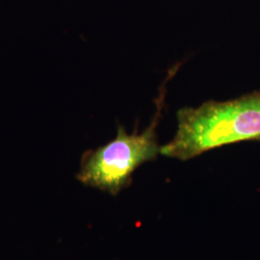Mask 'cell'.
Wrapping results in <instances>:
<instances>
[{
	"mask_svg": "<svg viewBox=\"0 0 260 260\" xmlns=\"http://www.w3.org/2000/svg\"><path fill=\"white\" fill-rule=\"evenodd\" d=\"M178 68L179 65L172 68L162 83L155 101L156 112L149 127L141 133H137L136 128L134 133L128 134L123 126L119 125L114 139L98 149L85 151L76 175L79 182L117 196L132 183V176L140 166L157 158L161 147L156 130L165 106L166 85Z\"/></svg>",
	"mask_w": 260,
	"mask_h": 260,
	"instance_id": "2",
	"label": "cell"
},
{
	"mask_svg": "<svg viewBox=\"0 0 260 260\" xmlns=\"http://www.w3.org/2000/svg\"><path fill=\"white\" fill-rule=\"evenodd\" d=\"M177 130L160 153L181 161L244 141L260 140V90L239 98L208 101L177 113Z\"/></svg>",
	"mask_w": 260,
	"mask_h": 260,
	"instance_id": "1",
	"label": "cell"
}]
</instances>
